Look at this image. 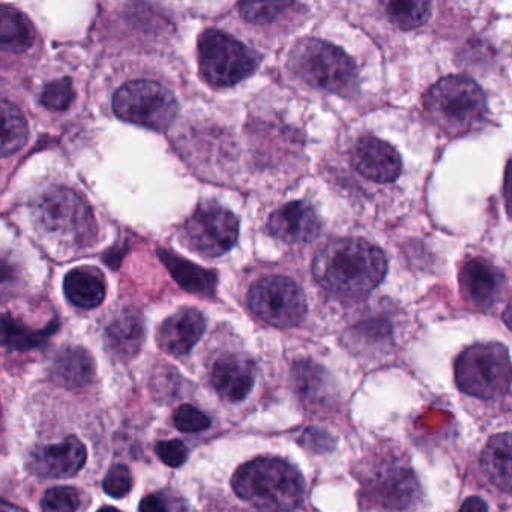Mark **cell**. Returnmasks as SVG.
<instances>
[{"label":"cell","mask_w":512,"mask_h":512,"mask_svg":"<svg viewBox=\"0 0 512 512\" xmlns=\"http://www.w3.org/2000/svg\"><path fill=\"white\" fill-rule=\"evenodd\" d=\"M388 262L376 245L364 239H337L317 253L313 275L317 283L343 299L370 295L385 278Z\"/></svg>","instance_id":"6da1fadb"},{"label":"cell","mask_w":512,"mask_h":512,"mask_svg":"<svg viewBox=\"0 0 512 512\" xmlns=\"http://www.w3.org/2000/svg\"><path fill=\"white\" fill-rule=\"evenodd\" d=\"M241 499L262 512H295L302 505L305 482L299 470L275 457H259L242 464L232 478Z\"/></svg>","instance_id":"7a4b0ae2"},{"label":"cell","mask_w":512,"mask_h":512,"mask_svg":"<svg viewBox=\"0 0 512 512\" xmlns=\"http://www.w3.org/2000/svg\"><path fill=\"white\" fill-rule=\"evenodd\" d=\"M289 68L311 88L350 97L358 91L355 62L334 44L316 38L299 41L289 56Z\"/></svg>","instance_id":"3957f363"},{"label":"cell","mask_w":512,"mask_h":512,"mask_svg":"<svg viewBox=\"0 0 512 512\" xmlns=\"http://www.w3.org/2000/svg\"><path fill=\"white\" fill-rule=\"evenodd\" d=\"M425 112L440 131L460 136L484 122L487 101L478 83L469 77L448 76L425 95Z\"/></svg>","instance_id":"277c9868"},{"label":"cell","mask_w":512,"mask_h":512,"mask_svg":"<svg viewBox=\"0 0 512 512\" xmlns=\"http://www.w3.org/2000/svg\"><path fill=\"white\" fill-rule=\"evenodd\" d=\"M455 382L464 394L482 400L502 397L512 383V362L500 343L467 347L455 361Z\"/></svg>","instance_id":"5b68a950"},{"label":"cell","mask_w":512,"mask_h":512,"mask_svg":"<svg viewBox=\"0 0 512 512\" xmlns=\"http://www.w3.org/2000/svg\"><path fill=\"white\" fill-rule=\"evenodd\" d=\"M38 227L50 238L65 244L86 247L97 235V223L85 200L64 187H53L35 203Z\"/></svg>","instance_id":"8992f818"},{"label":"cell","mask_w":512,"mask_h":512,"mask_svg":"<svg viewBox=\"0 0 512 512\" xmlns=\"http://www.w3.org/2000/svg\"><path fill=\"white\" fill-rule=\"evenodd\" d=\"M362 497L368 508L409 511L421 499V485L409 463L395 455L379 457L362 479Z\"/></svg>","instance_id":"52a82bcc"},{"label":"cell","mask_w":512,"mask_h":512,"mask_svg":"<svg viewBox=\"0 0 512 512\" xmlns=\"http://www.w3.org/2000/svg\"><path fill=\"white\" fill-rule=\"evenodd\" d=\"M260 56L232 35L209 29L199 40V64L209 85H238L259 67Z\"/></svg>","instance_id":"ba28073f"},{"label":"cell","mask_w":512,"mask_h":512,"mask_svg":"<svg viewBox=\"0 0 512 512\" xmlns=\"http://www.w3.org/2000/svg\"><path fill=\"white\" fill-rule=\"evenodd\" d=\"M113 112L130 124L166 131L175 122L179 106L166 86L152 80H134L113 95Z\"/></svg>","instance_id":"9c48e42d"},{"label":"cell","mask_w":512,"mask_h":512,"mask_svg":"<svg viewBox=\"0 0 512 512\" xmlns=\"http://www.w3.org/2000/svg\"><path fill=\"white\" fill-rule=\"evenodd\" d=\"M251 311L275 328H292L304 320L307 301L301 287L287 277H266L248 293Z\"/></svg>","instance_id":"30bf717a"},{"label":"cell","mask_w":512,"mask_h":512,"mask_svg":"<svg viewBox=\"0 0 512 512\" xmlns=\"http://www.w3.org/2000/svg\"><path fill=\"white\" fill-rule=\"evenodd\" d=\"M238 236V218L217 203L200 205L184 226L188 247L208 257L229 253L235 247Z\"/></svg>","instance_id":"8fae6325"},{"label":"cell","mask_w":512,"mask_h":512,"mask_svg":"<svg viewBox=\"0 0 512 512\" xmlns=\"http://www.w3.org/2000/svg\"><path fill=\"white\" fill-rule=\"evenodd\" d=\"M85 445L77 437H67L55 445L40 446L28 458V470L40 478H71L86 463Z\"/></svg>","instance_id":"7c38bea8"},{"label":"cell","mask_w":512,"mask_h":512,"mask_svg":"<svg viewBox=\"0 0 512 512\" xmlns=\"http://www.w3.org/2000/svg\"><path fill=\"white\" fill-rule=\"evenodd\" d=\"M352 164L364 178L379 184L397 181L401 175V158L397 149L374 136L356 142Z\"/></svg>","instance_id":"4fadbf2b"},{"label":"cell","mask_w":512,"mask_h":512,"mask_svg":"<svg viewBox=\"0 0 512 512\" xmlns=\"http://www.w3.org/2000/svg\"><path fill=\"white\" fill-rule=\"evenodd\" d=\"M505 275L488 260L476 257L460 271L461 295L476 310H487L499 298Z\"/></svg>","instance_id":"5bb4252c"},{"label":"cell","mask_w":512,"mask_h":512,"mask_svg":"<svg viewBox=\"0 0 512 512\" xmlns=\"http://www.w3.org/2000/svg\"><path fill=\"white\" fill-rule=\"evenodd\" d=\"M320 220L307 202H292L281 206L268 221V232L286 244H307L320 233Z\"/></svg>","instance_id":"9a60e30c"},{"label":"cell","mask_w":512,"mask_h":512,"mask_svg":"<svg viewBox=\"0 0 512 512\" xmlns=\"http://www.w3.org/2000/svg\"><path fill=\"white\" fill-rule=\"evenodd\" d=\"M256 383V364L239 353L221 356L212 370V385L224 400L238 403L245 400Z\"/></svg>","instance_id":"2e32d148"},{"label":"cell","mask_w":512,"mask_h":512,"mask_svg":"<svg viewBox=\"0 0 512 512\" xmlns=\"http://www.w3.org/2000/svg\"><path fill=\"white\" fill-rule=\"evenodd\" d=\"M205 328L206 320L199 310L182 308L164 320L158 329V344L169 355H187L199 343Z\"/></svg>","instance_id":"e0dca14e"},{"label":"cell","mask_w":512,"mask_h":512,"mask_svg":"<svg viewBox=\"0 0 512 512\" xmlns=\"http://www.w3.org/2000/svg\"><path fill=\"white\" fill-rule=\"evenodd\" d=\"M106 347L118 359L134 358L145 341V323L133 311L122 314L106 329Z\"/></svg>","instance_id":"ac0fdd59"},{"label":"cell","mask_w":512,"mask_h":512,"mask_svg":"<svg viewBox=\"0 0 512 512\" xmlns=\"http://www.w3.org/2000/svg\"><path fill=\"white\" fill-rule=\"evenodd\" d=\"M481 467L494 487L512 493V433L491 437L482 452Z\"/></svg>","instance_id":"d6986e66"},{"label":"cell","mask_w":512,"mask_h":512,"mask_svg":"<svg viewBox=\"0 0 512 512\" xmlns=\"http://www.w3.org/2000/svg\"><path fill=\"white\" fill-rule=\"evenodd\" d=\"M64 292L68 301L79 308L91 310L106 298L103 274L94 268H76L68 272L64 280Z\"/></svg>","instance_id":"ffe728a7"},{"label":"cell","mask_w":512,"mask_h":512,"mask_svg":"<svg viewBox=\"0 0 512 512\" xmlns=\"http://www.w3.org/2000/svg\"><path fill=\"white\" fill-rule=\"evenodd\" d=\"M91 355L82 347H67L56 356L53 377L67 388H82L94 377Z\"/></svg>","instance_id":"44dd1931"},{"label":"cell","mask_w":512,"mask_h":512,"mask_svg":"<svg viewBox=\"0 0 512 512\" xmlns=\"http://www.w3.org/2000/svg\"><path fill=\"white\" fill-rule=\"evenodd\" d=\"M160 257L170 274L178 281L179 286L184 287L188 292L200 293V295L214 293L215 284H217L215 274L175 256L170 251H161Z\"/></svg>","instance_id":"7402d4cb"},{"label":"cell","mask_w":512,"mask_h":512,"mask_svg":"<svg viewBox=\"0 0 512 512\" xmlns=\"http://www.w3.org/2000/svg\"><path fill=\"white\" fill-rule=\"evenodd\" d=\"M35 31L28 17L14 8H0V41L7 52H26L34 44Z\"/></svg>","instance_id":"603a6c76"},{"label":"cell","mask_w":512,"mask_h":512,"mask_svg":"<svg viewBox=\"0 0 512 512\" xmlns=\"http://www.w3.org/2000/svg\"><path fill=\"white\" fill-rule=\"evenodd\" d=\"M2 155L5 158L25 146L28 142V122L19 107L10 101H2Z\"/></svg>","instance_id":"cb8c5ba5"},{"label":"cell","mask_w":512,"mask_h":512,"mask_svg":"<svg viewBox=\"0 0 512 512\" xmlns=\"http://www.w3.org/2000/svg\"><path fill=\"white\" fill-rule=\"evenodd\" d=\"M58 325L52 323L41 331L28 328L20 323L19 320L11 317L10 314L4 316V344L13 350H31L40 347L46 343L47 338L56 331Z\"/></svg>","instance_id":"d4e9b609"},{"label":"cell","mask_w":512,"mask_h":512,"mask_svg":"<svg viewBox=\"0 0 512 512\" xmlns=\"http://www.w3.org/2000/svg\"><path fill=\"white\" fill-rule=\"evenodd\" d=\"M293 380L299 395L310 403L322 400L325 397V391H328L325 371L310 361L298 362L293 367Z\"/></svg>","instance_id":"484cf974"},{"label":"cell","mask_w":512,"mask_h":512,"mask_svg":"<svg viewBox=\"0 0 512 512\" xmlns=\"http://www.w3.org/2000/svg\"><path fill=\"white\" fill-rule=\"evenodd\" d=\"M385 8L391 22L404 31L424 25L431 14L428 2H386Z\"/></svg>","instance_id":"4316f807"},{"label":"cell","mask_w":512,"mask_h":512,"mask_svg":"<svg viewBox=\"0 0 512 512\" xmlns=\"http://www.w3.org/2000/svg\"><path fill=\"white\" fill-rule=\"evenodd\" d=\"M295 4L290 2H242L239 5V11L241 16L245 20L251 23H257V25H265V23H272L286 13L289 8H292Z\"/></svg>","instance_id":"83f0119b"},{"label":"cell","mask_w":512,"mask_h":512,"mask_svg":"<svg viewBox=\"0 0 512 512\" xmlns=\"http://www.w3.org/2000/svg\"><path fill=\"white\" fill-rule=\"evenodd\" d=\"M73 100V82L68 77L53 80L49 85L44 86L40 97V103L50 110H67Z\"/></svg>","instance_id":"f1b7e54d"},{"label":"cell","mask_w":512,"mask_h":512,"mask_svg":"<svg viewBox=\"0 0 512 512\" xmlns=\"http://www.w3.org/2000/svg\"><path fill=\"white\" fill-rule=\"evenodd\" d=\"M80 496L73 487H53L41 499L43 512H77Z\"/></svg>","instance_id":"f546056e"},{"label":"cell","mask_w":512,"mask_h":512,"mask_svg":"<svg viewBox=\"0 0 512 512\" xmlns=\"http://www.w3.org/2000/svg\"><path fill=\"white\" fill-rule=\"evenodd\" d=\"M173 422L182 433H200L211 427V419L191 404L178 407L173 413Z\"/></svg>","instance_id":"4dcf8cb0"},{"label":"cell","mask_w":512,"mask_h":512,"mask_svg":"<svg viewBox=\"0 0 512 512\" xmlns=\"http://www.w3.org/2000/svg\"><path fill=\"white\" fill-rule=\"evenodd\" d=\"M103 488L109 496L122 499L131 490L130 470L124 464H116L107 472L103 481Z\"/></svg>","instance_id":"1f68e13d"},{"label":"cell","mask_w":512,"mask_h":512,"mask_svg":"<svg viewBox=\"0 0 512 512\" xmlns=\"http://www.w3.org/2000/svg\"><path fill=\"white\" fill-rule=\"evenodd\" d=\"M157 454L167 466L179 467L187 461L188 449L181 440H169L158 443Z\"/></svg>","instance_id":"d6a6232c"},{"label":"cell","mask_w":512,"mask_h":512,"mask_svg":"<svg viewBox=\"0 0 512 512\" xmlns=\"http://www.w3.org/2000/svg\"><path fill=\"white\" fill-rule=\"evenodd\" d=\"M299 443L305 446V448L313 449L316 452L329 451L334 446V439L326 431L308 428V430L302 433Z\"/></svg>","instance_id":"836d02e7"},{"label":"cell","mask_w":512,"mask_h":512,"mask_svg":"<svg viewBox=\"0 0 512 512\" xmlns=\"http://www.w3.org/2000/svg\"><path fill=\"white\" fill-rule=\"evenodd\" d=\"M139 512H167V506L157 494H148L140 502Z\"/></svg>","instance_id":"e575fe53"},{"label":"cell","mask_w":512,"mask_h":512,"mask_svg":"<svg viewBox=\"0 0 512 512\" xmlns=\"http://www.w3.org/2000/svg\"><path fill=\"white\" fill-rule=\"evenodd\" d=\"M460 512H488V506L481 497H469L464 500Z\"/></svg>","instance_id":"d590c367"},{"label":"cell","mask_w":512,"mask_h":512,"mask_svg":"<svg viewBox=\"0 0 512 512\" xmlns=\"http://www.w3.org/2000/svg\"><path fill=\"white\" fill-rule=\"evenodd\" d=\"M505 196L509 205H512V160L509 161L505 173Z\"/></svg>","instance_id":"8d00e7d4"},{"label":"cell","mask_w":512,"mask_h":512,"mask_svg":"<svg viewBox=\"0 0 512 512\" xmlns=\"http://www.w3.org/2000/svg\"><path fill=\"white\" fill-rule=\"evenodd\" d=\"M503 322L506 323L509 329L512 331V299L506 305L505 311H503Z\"/></svg>","instance_id":"74e56055"},{"label":"cell","mask_w":512,"mask_h":512,"mask_svg":"<svg viewBox=\"0 0 512 512\" xmlns=\"http://www.w3.org/2000/svg\"><path fill=\"white\" fill-rule=\"evenodd\" d=\"M2 512H25V511H22V509L16 508V506L8 505L7 502H4V505H2Z\"/></svg>","instance_id":"f35d334b"},{"label":"cell","mask_w":512,"mask_h":512,"mask_svg":"<svg viewBox=\"0 0 512 512\" xmlns=\"http://www.w3.org/2000/svg\"><path fill=\"white\" fill-rule=\"evenodd\" d=\"M98 512H121L119 509L113 508V506H103Z\"/></svg>","instance_id":"ab89813d"}]
</instances>
